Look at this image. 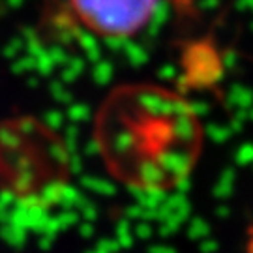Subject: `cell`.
<instances>
[{
    "label": "cell",
    "mask_w": 253,
    "mask_h": 253,
    "mask_svg": "<svg viewBox=\"0 0 253 253\" xmlns=\"http://www.w3.org/2000/svg\"><path fill=\"white\" fill-rule=\"evenodd\" d=\"M94 141L109 174L143 193L171 191L199 160L203 127L182 96L150 83L118 86L100 105Z\"/></svg>",
    "instance_id": "1"
},
{
    "label": "cell",
    "mask_w": 253,
    "mask_h": 253,
    "mask_svg": "<svg viewBox=\"0 0 253 253\" xmlns=\"http://www.w3.org/2000/svg\"><path fill=\"white\" fill-rule=\"evenodd\" d=\"M77 19L92 34L124 40L152 21L158 0H70Z\"/></svg>",
    "instance_id": "2"
}]
</instances>
